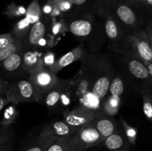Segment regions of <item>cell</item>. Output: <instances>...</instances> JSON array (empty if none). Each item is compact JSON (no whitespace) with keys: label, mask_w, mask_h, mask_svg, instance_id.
<instances>
[{"label":"cell","mask_w":152,"mask_h":151,"mask_svg":"<svg viewBox=\"0 0 152 151\" xmlns=\"http://www.w3.org/2000/svg\"><path fill=\"white\" fill-rule=\"evenodd\" d=\"M127 51L130 56L142 61L145 65L152 62V47L144 30H137L132 33L125 40Z\"/></svg>","instance_id":"cell-1"},{"label":"cell","mask_w":152,"mask_h":151,"mask_svg":"<svg viewBox=\"0 0 152 151\" xmlns=\"http://www.w3.org/2000/svg\"><path fill=\"white\" fill-rule=\"evenodd\" d=\"M5 97L9 103L15 105L42 100V96L37 92L29 80H18L10 84L5 93Z\"/></svg>","instance_id":"cell-2"},{"label":"cell","mask_w":152,"mask_h":151,"mask_svg":"<svg viewBox=\"0 0 152 151\" xmlns=\"http://www.w3.org/2000/svg\"><path fill=\"white\" fill-rule=\"evenodd\" d=\"M97 114L83 106L63 113V120L72 128L78 131L82 127L89 125L93 122Z\"/></svg>","instance_id":"cell-3"},{"label":"cell","mask_w":152,"mask_h":151,"mask_svg":"<svg viewBox=\"0 0 152 151\" xmlns=\"http://www.w3.org/2000/svg\"><path fill=\"white\" fill-rule=\"evenodd\" d=\"M77 135L78 143L75 151H86L102 144L105 140L91 124L80 129L77 131Z\"/></svg>","instance_id":"cell-4"},{"label":"cell","mask_w":152,"mask_h":151,"mask_svg":"<svg viewBox=\"0 0 152 151\" xmlns=\"http://www.w3.org/2000/svg\"><path fill=\"white\" fill-rule=\"evenodd\" d=\"M59 80V78L56 76V74L47 68H43L29 76L30 82L42 97L47 92L54 87Z\"/></svg>","instance_id":"cell-5"},{"label":"cell","mask_w":152,"mask_h":151,"mask_svg":"<svg viewBox=\"0 0 152 151\" xmlns=\"http://www.w3.org/2000/svg\"><path fill=\"white\" fill-rule=\"evenodd\" d=\"M126 66L129 72L136 79L142 83L144 90L152 92V81L147 65L140 59L126 56Z\"/></svg>","instance_id":"cell-6"},{"label":"cell","mask_w":152,"mask_h":151,"mask_svg":"<svg viewBox=\"0 0 152 151\" xmlns=\"http://www.w3.org/2000/svg\"><path fill=\"white\" fill-rule=\"evenodd\" d=\"M77 133V130L68 125L63 120V121H55V122L48 124L42 130L39 136L55 141L61 138L75 134Z\"/></svg>","instance_id":"cell-7"},{"label":"cell","mask_w":152,"mask_h":151,"mask_svg":"<svg viewBox=\"0 0 152 151\" xmlns=\"http://www.w3.org/2000/svg\"><path fill=\"white\" fill-rule=\"evenodd\" d=\"M99 70H96V73L93 72V84L91 91L96 96L103 100L109 91L110 84L114 77L110 75L109 71L106 67Z\"/></svg>","instance_id":"cell-8"},{"label":"cell","mask_w":152,"mask_h":151,"mask_svg":"<svg viewBox=\"0 0 152 151\" xmlns=\"http://www.w3.org/2000/svg\"><path fill=\"white\" fill-rule=\"evenodd\" d=\"M116 19L124 28L132 30V33L137 30L140 25L139 19L133 9L127 4H120L116 7Z\"/></svg>","instance_id":"cell-9"},{"label":"cell","mask_w":152,"mask_h":151,"mask_svg":"<svg viewBox=\"0 0 152 151\" xmlns=\"http://www.w3.org/2000/svg\"><path fill=\"white\" fill-rule=\"evenodd\" d=\"M45 68L41 53L36 50H24L22 68L25 73L31 75Z\"/></svg>","instance_id":"cell-10"},{"label":"cell","mask_w":152,"mask_h":151,"mask_svg":"<svg viewBox=\"0 0 152 151\" xmlns=\"http://www.w3.org/2000/svg\"><path fill=\"white\" fill-rule=\"evenodd\" d=\"M105 30L108 39L113 44H119L124 36V28L117 19L107 15L105 20Z\"/></svg>","instance_id":"cell-11"},{"label":"cell","mask_w":152,"mask_h":151,"mask_svg":"<svg viewBox=\"0 0 152 151\" xmlns=\"http://www.w3.org/2000/svg\"><path fill=\"white\" fill-rule=\"evenodd\" d=\"M84 54L85 50L83 48V46L82 44H80L75 48L71 50V51L67 53L66 54L62 56V57L58 59L57 60H56L55 63L48 69H50L52 72L56 74V73L63 69L65 67L74 63L79 59H83Z\"/></svg>","instance_id":"cell-12"},{"label":"cell","mask_w":152,"mask_h":151,"mask_svg":"<svg viewBox=\"0 0 152 151\" xmlns=\"http://www.w3.org/2000/svg\"><path fill=\"white\" fill-rule=\"evenodd\" d=\"M91 124L99 131L104 139L117 130V122L114 121V118L104 113H100L96 115Z\"/></svg>","instance_id":"cell-13"},{"label":"cell","mask_w":152,"mask_h":151,"mask_svg":"<svg viewBox=\"0 0 152 151\" xmlns=\"http://www.w3.org/2000/svg\"><path fill=\"white\" fill-rule=\"evenodd\" d=\"M102 144L109 151H129L130 150V142L126 138L125 133L120 130H117L107 137Z\"/></svg>","instance_id":"cell-14"},{"label":"cell","mask_w":152,"mask_h":151,"mask_svg":"<svg viewBox=\"0 0 152 151\" xmlns=\"http://www.w3.org/2000/svg\"><path fill=\"white\" fill-rule=\"evenodd\" d=\"M65 83V80L59 79L54 87L43 96L42 100L49 109H59L61 95Z\"/></svg>","instance_id":"cell-15"},{"label":"cell","mask_w":152,"mask_h":151,"mask_svg":"<svg viewBox=\"0 0 152 151\" xmlns=\"http://www.w3.org/2000/svg\"><path fill=\"white\" fill-rule=\"evenodd\" d=\"M48 30L47 25L43 21L39 20L32 25L27 38V44L31 47H39Z\"/></svg>","instance_id":"cell-16"},{"label":"cell","mask_w":152,"mask_h":151,"mask_svg":"<svg viewBox=\"0 0 152 151\" xmlns=\"http://www.w3.org/2000/svg\"><path fill=\"white\" fill-rule=\"evenodd\" d=\"M24 50L25 49L16 52L2 62V64L0 65V68L2 69L4 72L8 73H14L16 72L22 71L25 73L22 68Z\"/></svg>","instance_id":"cell-17"},{"label":"cell","mask_w":152,"mask_h":151,"mask_svg":"<svg viewBox=\"0 0 152 151\" xmlns=\"http://www.w3.org/2000/svg\"><path fill=\"white\" fill-rule=\"evenodd\" d=\"M77 143L78 135L77 133L53 141L48 148L47 151H75Z\"/></svg>","instance_id":"cell-18"},{"label":"cell","mask_w":152,"mask_h":151,"mask_svg":"<svg viewBox=\"0 0 152 151\" xmlns=\"http://www.w3.org/2000/svg\"><path fill=\"white\" fill-rule=\"evenodd\" d=\"M77 100L79 105L93 111L97 115L102 113V100L92 91H88L80 96Z\"/></svg>","instance_id":"cell-19"},{"label":"cell","mask_w":152,"mask_h":151,"mask_svg":"<svg viewBox=\"0 0 152 151\" xmlns=\"http://www.w3.org/2000/svg\"><path fill=\"white\" fill-rule=\"evenodd\" d=\"M68 26V30L78 37H86L89 36L93 30V25L88 19H80L72 21Z\"/></svg>","instance_id":"cell-20"},{"label":"cell","mask_w":152,"mask_h":151,"mask_svg":"<svg viewBox=\"0 0 152 151\" xmlns=\"http://www.w3.org/2000/svg\"><path fill=\"white\" fill-rule=\"evenodd\" d=\"M121 105L120 96L110 95L105 96L102 100V113L109 116H114L117 115Z\"/></svg>","instance_id":"cell-21"},{"label":"cell","mask_w":152,"mask_h":151,"mask_svg":"<svg viewBox=\"0 0 152 151\" xmlns=\"http://www.w3.org/2000/svg\"><path fill=\"white\" fill-rule=\"evenodd\" d=\"M22 49H24L23 39L16 38L13 42L7 44L5 47H1L0 48V65L9 56H10L12 54L19 51V50H22Z\"/></svg>","instance_id":"cell-22"},{"label":"cell","mask_w":152,"mask_h":151,"mask_svg":"<svg viewBox=\"0 0 152 151\" xmlns=\"http://www.w3.org/2000/svg\"><path fill=\"white\" fill-rule=\"evenodd\" d=\"M32 25L26 17L20 19L19 22L15 24L12 30V35L16 38L23 39L25 38L29 34Z\"/></svg>","instance_id":"cell-23"},{"label":"cell","mask_w":152,"mask_h":151,"mask_svg":"<svg viewBox=\"0 0 152 151\" xmlns=\"http://www.w3.org/2000/svg\"><path fill=\"white\" fill-rule=\"evenodd\" d=\"M42 11L37 0H34L28 6V9L26 10V14L25 17L29 20L31 25H34L36 22L41 20Z\"/></svg>","instance_id":"cell-24"},{"label":"cell","mask_w":152,"mask_h":151,"mask_svg":"<svg viewBox=\"0 0 152 151\" xmlns=\"http://www.w3.org/2000/svg\"><path fill=\"white\" fill-rule=\"evenodd\" d=\"M142 109L146 118L152 122V92L142 90Z\"/></svg>","instance_id":"cell-25"},{"label":"cell","mask_w":152,"mask_h":151,"mask_svg":"<svg viewBox=\"0 0 152 151\" xmlns=\"http://www.w3.org/2000/svg\"><path fill=\"white\" fill-rule=\"evenodd\" d=\"M17 116L18 112L16 106L13 104H11L10 105L7 106L6 109L4 110L1 124L3 125V127H8L12 123L14 122Z\"/></svg>","instance_id":"cell-26"},{"label":"cell","mask_w":152,"mask_h":151,"mask_svg":"<svg viewBox=\"0 0 152 151\" xmlns=\"http://www.w3.org/2000/svg\"><path fill=\"white\" fill-rule=\"evenodd\" d=\"M125 85L123 80L119 75L115 76L111 81L109 87V94L112 96H121L124 92Z\"/></svg>","instance_id":"cell-27"},{"label":"cell","mask_w":152,"mask_h":151,"mask_svg":"<svg viewBox=\"0 0 152 151\" xmlns=\"http://www.w3.org/2000/svg\"><path fill=\"white\" fill-rule=\"evenodd\" d=\"M53 141L50 139H45L39 136L36 142L30 145L25 151H47L48 148Z\"/></svg>","instance_id":"cell-28"},{"label":"cell","mask_w":152,"mask_h":151,"mask_svg":"<svg viewBox=\"0 0 152 151\" xmlns=\"http://www.w3.org/2000/svg\"><path fill=\"white\" fill-rule=\"evenodd\" d=\"M120 120H121L122 124H123V130H124V133L126 138H127V139L129 140V142H130L131 144L134 145L135 144H136L137 136V129L129 125L122 117L120 118Z\"/></svg>","instance_id":"cell-29"},{"label":"cell","mask_w":152,"mask_h":151,"mask_svg":"<svg viewBox=\"0 0 152 151\" xmlns=\"http://www.w3.org/2000/svg\"><path fill=\"white\" fill-rule=\"evenodd\" d=\"M4 13L10 17H19L26 14V10L22 7H17L14 4H10L7 7Z\"/></svg>","instance_id":"cell-30"},{"label":"cell","mask_w":152,"mask_h":151,"mask_svg":"<svg viewBox=\"0 0 152 151\" xmlns=\"http://www.w3.org/2000/svg\"><path fill=\"white\" fill-rule=\"evenodd\" d=\"M68 30V25H66L63 22H61V21L53 22L51 26V32L54 36L62 35Z\"/></svg>","instance_id":"cell-31"},{"label":"cell","mask_w":152,"mask_h":151,"mask_svg":"<svg viewBox=\"0 0 152 151\" xmlns=\"http://www.w3.org/2000/svg\"><path fill=\"white\" fill-rule=\"evenodd\" d=\"M13 137V133L8 129V127H3L0 128V146L6 142L11 140Z\"/></svg>","instance_id":"cell-32"},{"label":"cell","mask_w":152,"mask_h":151,"mask_svg":"<svg viewBox=\"0 0 152 151\" xmlns=\"http://www.w3.org/2000/svg\"><path fill=\"white\" fill-rule=\"evenodd\" d=\"M42 60L45 67L47 68H50L56 62L54 53L52 51L46 52L44 56H42Z\"/></svg>","instance_id":"cell-33"},{"label":"cell","mask_w":152,"mask_h":151,"mask_svg":"<svg viewBox=\"0 0 152 151\" xmlns=\"http://www.w3.org/2000/svg\"><path fill=\"white\" fill-rule=\"evenodd\" d=\"M16 38L11 33L0 34V48L13 42Z\"/></svg>","instance_id":"cell-34"},{"label":"cell","mask_w":152,"mask_h":151,"mask_svg":"<svg viewBox=\"0 0 152 151\" xmlns=\"http://www.w3.org/2000/svg\"><path fill=\"white\" fill-rule=\"evenodd\" d=\"M10 83L9 81H5V80L0 79V96H2L3 93H5L8 88Z\"/></svg>","instance_id":"cell-35"},{"label":"cell","mask_w":152,"mask_h":151,"mask_svg":"<svg viewBox=\"0 0 152 151\" xmlns=\"http://www.w3.org/2000/svg\"><path fill=\"white\" fill-rule=\"evenodd\" d=\"M144 30L146 33L147 36H148L149 42L152 47V21H151V22L145 26V28L144 29Z\"/></svg>","instance_id":"cell-36"},{"label":"cell","mask_w":152,"mask_h":151,"mask_svg":"<svg viewBox=\"0 0 152 151\" xmlns=\"http://www.w3.org/2000/svg\"><path fill=\"white\" fill-rule=\"evenodd\" d=\"M11 147H12V142L11 140L9 142H6L4 144L0 146V151H10L11 150Z\"/></svg>","instance_id":"cell-37"},{"label":"cell","mask_w":152,"mask_h":151,"mask_svg":"<svg viewBox=\"0 0 152 151\" xmlns=\"http://www.w3.org/2000/svg\"><path fill=\"white\" fill-rule=\"evenodd\" d=\"M9 103V102L7 101V98L4 97V96H0V111Z\"/></svg>","instance_id":"cell-38"},{"label":"cell","mask_w":152,"mask_h":151,"mask_svg":"<svg viewBox=\"0 0 152 151\" xmlns=\"http://www.w3.org/2000/svg\"><path fill=\"white\" fill-rule=\"evenodd\" d=\"M71 4H74V5H81L86 3L87 0H68Z\"/></svg>","instance_id":"cell-39"},{"label":"cell","mask_w":152,"mask_h":151,"mask_svg":"<svg viewBox=\"0 0 152 151\" xmlns=\"http://www.w3.org/2000/svg\"><path fill=\"white\" fill-rule=\"evenodd\" d=\"M147 65V68H148V71H149V73H150V76H151V81H152V62L148 64V65Z\"/></svg>","instance_id":"cell-40"},{"label":"cell","mask_w":152,"mask_h":151,"mask_svg":"<svg viewBox=\"0 0 152 151\" xmlns=\"http://www.w3.org/2000/svg\"><path fill=\"white\" fill-rule=\"evenodd\" d=\"M146 3L148 5L152 6V0H146Z\"/></svg>","instance_id":"cell-41"},{"label":"cell","mask_w":152,"mask_h":151,"mask_svg":"<svg viewBox=\"0 0 152 151\" xmlns=\"http://www.w3.org/2000/svg\"><path fill=\"white\" fill-rule=\"evenodd\" d=\"M136 1H142V0H136Z\"/></svg>","instance_id":"cell-42"},{"label":"cell","mask_w":152,"mask_h":151,"mask_svg":"<svg viewBox=\"0 0 152 151\" xmlns=\"http://www.w3.org/2000/svg\"><path fill=\"white\" fill-rule=\"evenodd\" d=\"M91 151H96V150H91Z\"/></svg>","instance_id":"cell-43"}]
</instances>
